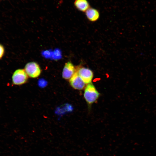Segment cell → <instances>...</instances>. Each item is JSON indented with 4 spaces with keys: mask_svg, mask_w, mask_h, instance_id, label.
<instances>
[{
    "mask_svg": "<svg viewBox=\"0 0 156 156\" xmlns=\"http://www.w3.org/2000/svg\"><path fill=\"white\" fill-rule=\"evenodd\" d=\"M100 96V93L91 82L88 84L85 88L84 97L89 105L95 102Z\"/></svg>",
    "mask_w": 156,
    "mask_h": 156,
    "instance_id": "cell-1",
    "label": "cell"
},
{
    "mask_svg": "<svg viewBox=\"0 0 156 156\" xmlns=\"http://www.w3.org/2000/svg\"><path fill=\"white\" fill-rule=\"evenodd\" d=\"M28 76L24 69H18L13 73L12 77V82L15 85L20 86L26 83Z\"/></svg>",
    "mask_w": 156,
    "mask_h": 156,
    "instance_id": "cell-2",
    "label": "cell"
},
{
    "mask_svg": "<svg viewBox=\"0 0 156 156\" xmlns=\"http://www.w3.org/2000/svg\"><path fill=\"white\" fill-rule=\"evenodd\" d=\"M24 70L29 77L33 78L39 77L41 71L39 65L33 62L27 64L25 67Z\"/></svg>",
    "mask_w": 156,
    "mask_h": 156,
    "instance_id": "cell-3",
    "label": "cell"
},
{
    "mask_svg": "<svg viewBox=\"0 0 156 156\" xmlns=\"http://www.w3.org/2000/svg\"><path fill=\"white\" fill-rule=\"evenodd\" d=\"M86 84L91 83L93 77V73L90 69L84 67L79 68L77 71Z\"/></svg>",
    "mask_w": 156,
    "mask_h": 156,
    "instance_id": "cell-4",
    "label": "cell"
},
{
    "mask_svg": "<svg viewBox=\"0 0 156 156\" xmlns=\"http://www.w3.org/2000/svg\"><path fill=\"white\" fill-rule=\"evenodd\" d=\"M71 86L74 89L82 90L85 86V83L76 71L73 76L69 79Z\"/></svg>",
    "mask_w": 156,
    "mask_h": 156,
    "instance_id": "cell-5",
    "label": "cell"
},
{
    "mask_svg": "<svg viewBox=\"0 0 156 156\" xmlns=\"http://www.w3.org/2000/svg\"><path fill=\"white\" fill-rule=\"evenodd\" d=\"M76 72L73 64L70 62L65 63L62 72V77L64 79H70Z\"/></svg>",
    "mask_w": 156,
    "mask_h": 156,
    "instance_id": "cell-6",
    "label": "cell"
},
{
    "mask_svg": "<svg viewBox=\"0 0 156 156\" xmlns=\"http://www.w3.org/2000/svg\"><path fill=\"white\" fill-rule=\"evenodd\" d=\"M87 18L90 21L94 22L97 20L100 16L99 12L97 9L90 8L85 12Z\"/></svg>",
    "mask_w": 156,
    "mask_h": 156,
    "instance_id": "cell-7",
    "label": "cell"
},
{
    "mask_svg": "<svg viewBox=\"0 0 156 156\" xmlns=\"http://www.w3.org/2000/svg\"><path fill=\"white\" fill-rule=\"evenodd\" d=\"M74 5L78 10L83 12H85L90 8L89 3L87 0H75Z\"/></svg>",
    "mask_w": 156,
    "mask_h": 156,
    "instance_id": "cell-8",
    "label": "cell"
},
{
    "mask_svg": "<svg viewBox=\"0 0 156 156\" xmlns=\"http://www.w3.org/2000/svg\"><path fill=\"white\" fill-rule=\"evenodd\" d=\"M4 47L2 44H0V60L2 58L4 55Z\"/></svg>",
    "mask_w": 156,
    "mask_h": 156,
    "instance_id": "cell-9",
    "label": "cell"
}]
</instances>
